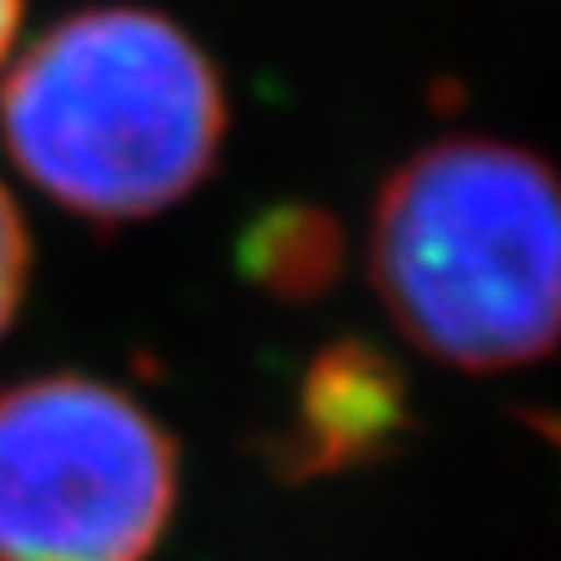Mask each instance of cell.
Returning a JSON list of instances; mask_svg holds the SVG:
<instances>
[{
  "label": "cell",
  "instance_id": "obj_1",
  "mask_svg": "<svg viewBox=\"0 0 561 561\" xmlns=\"http://www.w3.org/2000/svg\"><path fill=\"white\" fill-rule=\"evenodd\" d=\"M367 270L434 363L530 367L561 345V173L495 137H443L385 178Z\"/></svg>",
  "mask_w": 561,
  "mask_h": 561
},
{
  "label": "cell",
  "instance_id": "obj_6",
  "mask_svg": "<svg viewBox=\"0 0 561 561\" xmlns=\"http://www.w3.org/2000/svg\"><path fill=\"white\" fill-rule=\"evenodd\" d=\"M32 284V234L14 204V195L0 186V336H5L27 301Z\"/></svg>",
  "mask_w": 561,
  "mask_h": 561
},
{
  "label": "cell",
  "instance_id": "obj_4",
  "mask_svg": "<svg viewBox=\"0 0 561 561\" xmlns=\"http://www.w3.org/2000/svg\"><path fill=\"white\" fill-rule=\"evenodd\" d=\"M411 425V380L398 358L363 336H341L306 363L284 430L270 438V469L284 482L367 469L402 451Z\"/></svg>",
  "mask_w": 561,
  "mask_h": 561
},
{
  "label": "cell",
  "instance_id": "obj_5",
  "mask_svg": "<svg viewBox=\"0 0 561 561\" xmlns=\"http://www.w3.org/2000/svg\"><path fill=\"white\" fill-rule=\"evenodd\" d=\"M234 265L265 297L306 306L336 288L345 265V230L319 204H274L239 234Z\"/></svg>",
  "mask_w": 561,
  "mask_h": 561
},
{
  "label": "cell",
  "instance_id": "obj_2",
  "mask_svg": "<svg viewBox=\"0 0 561 561\" xmlns=\"http://www.w3.org/2000/svg\"><path fill=\"white\" fill-rule=\"evenodd\" d=\"M226 124L213 58L137 5L62 19L0 89V137L19 173L98 226L182 204L217 169Z\"/></svg>",
  "mask_w": 561,
  "mask_h": 561
},
{
  "label": "cell",
  "instance_id": "obj_7",
  "mask_svg": "<svg viewBox=\"0 0 561 561\" xmlns=\"http://www.w3.org/2000/svg\"><path fill=\"white\" fill-rule=\"evenodd\" d=\"M19 23H23V0H0V62H5V54L19 36Z\"/></svg>",
  "mask_w": 561,
  "mask_h": 561
},
{
  "label": "cell",
  "instance_id": "obj_3",
  "mask_svg": "<svg viewBox=\"0 0 561 561\" xmlns=\"http://www.w3.org/2000/svg\"><path fill=\"white\" fill-rule=\"evenodd\" d=\"M178 491V438L111 380L49 371L0 393V561H151Z\"/></svg>",
  "mask_w": 561,
  "mask_h": 561
}]
</instances>
